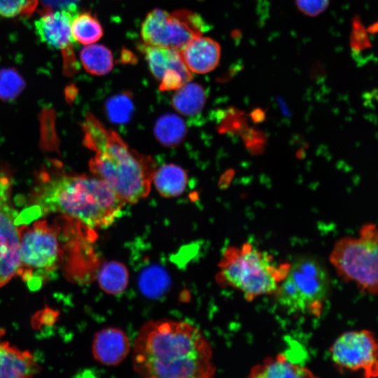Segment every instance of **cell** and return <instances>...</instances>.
I'll return each instance as SVG.
<instances>
[{"label":"cell","instance_id":"1","mask_svg":"<svg viewBox=\"0 0 378 378\" xmlns=\"http://www.w3.org/2000/svg\"><path fill=\"white\" fill-rule=\"evenodd\" d=\"M134 370L147 378L214 376L211 346L194 325L169 319L145 323L132 345Z\"/></svg>","mask_w":378,"mask_h":378},{"label":"cell","instance_id":"2","mask_svg":"<svg viewBox=\"0 0 378 378\" xmlns=\"http://www.w3.org/2000/svg\"><path fill=\"white\" fill-rule=\"evenodd\" d=\"M32 202L43 214L62 213L91 230L112 225L125 204L96 176L51 175L46 172L39 176Z\"/></svg>","mask_w":378,"mask_h":378},{"label":"cell","instance_id":"3","mask_svg":"<svg viewBox=\"0 0 378 378\" xmlns=\"http://www.w3.org/2000/svg\"><path fill=\"white\" fill-rule=\"evenodd\" d=\"M85 146L95 152L91 172L105 181L125 202L135 204L150 190L156 164L150 155L130 148L115 131L89 114L83 125Z\"/></svg>","mask_w":378,"mask_h":378},{"label":"cell","instance_id":"4","mask_svg":"<svg viewBox=\"0 0 378 378\" xmlns=\"http://www.w3.org/2000/svg\"><path fill=\"white\" fill-rule=\"evenodd\" d=\"M216 282L223 287L240 291L248 302L258 297L273 295L286 276L290 264L276 263L273 256L251 243L229 246L218 263Z\"/></svg>","mask_w":378,"mask_h":378},{"label":"cell","instance_id":"5","mask_svg":"<svg viewBox=\"0 0 378 378\" xmlns=\"http://www.w3.org/2000/svg\"><path fill=\"white\" fill-rule=\"evenodd\" d=\"M378 234L376 225L366 224L358 237L338 239L329 260L338 276L356 284L363 293L376 295L378 291Z\"/></svg>","mask_w":378,"mask_h":378},{"label":"cell","instance_id":"6","mask_svg":"<svg viewBox=\"0 0 378 378\" xmlns=\"http://www.w3.org/2000/svg\"><path fill=\"white\" fill-rule=\"evenodd\" d=\"M329 277L316 260L303 257L290 264L286 276L274 293L289 313L321 315L329 290Z\"/></svg>","mask_w":378,"mask_h":378},{"label":"cell","instance_id":"7","mask_svg":"<svg viewBox=\"0 0 378 378\" xmlns=\"http://www.w3.org/2000/svg\"><path fill=\"white\" fill-rule=\"evenodd\" d=\"M59 218L54 223L38 220L19 227L20 267L18 274L36 287L55 270L62 259L59 244Z\"/></svg>","mask_w":378,"mask_h":378},{"label":"cell","instance_id":"8","mask_svg":"<svg viewBox=\"0 0 378 378\" xmlns=\"http://www.w3.org/2000/svg\"><path fill=\"white\" fill-rule=\"evenodd\" d=\"M208 26L202 17L186 9L155 8L146 15L141 34L145 44L181 50L192 39L202 36Z\"/></svg>","mask_w":378,"mask_h":378},{"label":"cell","instance_id":"9","mask_svg":"<svg viewBox=\"0 0 378 378\" xmlns=\"http://www.w3.org/2000/svg\"><path fill=\"white\" fill-rule=\"evenodd\" d=\"M332 361L338 369L361 370L366 378L378 375V346L370 330L347 331L340 335L330 348Z\"/></svg>","mask_w":378,"mask_h":378},{"label":"cell","instance_id":"10","mask_svg":"<svg viewBox=\"0 0 378 378\" xmlns=\"http://www.w3.org/2000/svg\"><path fill=\"white\" fill-rule=\"evenodd\" d=\"M11 178L0 171V287L18 273L20 267L18 216L11 202Z\"/></svg>","mask_w":378,"mask_h":378},{"label":"cell","instance_id":"11","mask_svg":"<svg viewBox=\"0 0 378 378\" xmlns=\"http://www.w3.org/2000/svg\"><path fill=\"white\" fill-rule=\"evenodd\" d=\"M76 10L47 9L35 22L36 34L43 43L56 49L66 50L75 41L71 24Z\"/></svg>","mask_w":378,"mask_h":378},{"label":"cell","instance_id":"12","mask_svg":"<svg viewBox=\"0 0 378 378\" xmlns=\"http://www.w3.org/2000/svg\"><path fill=\"white\" fill-rule=\"evenodd\" d=\"M130 342L125 332L115 327L98 331L92 342V354L96 360L106 365H117L130 351Z\"/></svg>","mask_w":378,"mask_h":378},{"label":"cell","instance_id":"13","mask_svg":"<svg viewBox=\"0 0 378 378\" xmlns=\"http://www.w3.org/2000/svg\"><path fill=\"white\" fill-rule=\"evenodd\" d=\"M180 52L184 63L190 71L206 74L218 65L220 46L215 40L200 36L189 41Z\"/></svg>","mask_w":378,"mask_h":378},{"label":"cell","instance_id":"14","mask_svg":"<svg viewBox=\"0 0 378 378\" xmlns=\"http://www.w3.org/2000/svg\"><path fill=\"white\" fill-rule=\"evenodd\" d=\"M251 378H312L316 377L307 366L293 361L286 353L266 358L249 371Z\"/></svg>","mask_w":378,"mask_h":378},{"label":"cell","instance_id":"15","mask_svg":"<svg viewBox=\"0 0 378 378\" xmlns=\"http://www.w3.org/2000/svg\"><path fill=\"white\" fill-rule=\"evenodd\" d=\"M40 370L34 356L8 342L0 343V378L30 377Z\"/></svg>","mask_w":378,"mask_h":378},{"label":"cell","instance_id":"16","mask_svg":"<svg viewBox=\"0 0 378 378\" xmlns=\"http://www.w3.org/2000/svg\"><path fill=\"white\" fill-rule=\"evenodd\" d=\"M146 56L152 74L160 80L167 69H174L186 83L192 79V74L184 63L179 50L144 44L140 47Z\"/></svg>","mask_w":378,"mask_h":378},{"label":"cell","instance_id":"17","mask_svg":"<svg viewBox=\"0 0 378 378\" xmlns=\"http://www.w3.org/2000/svg\"><path fill=\"white\" fill-rule=\"evenodd\" d=\"M152 181L162 197H174L185 190L188 175L186 172L178 165L164 164L155 170Z\"/></svg>","mask_w":378,"mask_h":378},{"label":"cell","instance_id":"18","mask_svg":"<svg viewBox=\"0 0 378 378\" xmlns=\"http://www.w3.org/2000/svg\"><path fill=\"white\" fill-rule=\"evenodd\" d=\"M206 101V93L203 87L193 82H187L176 90L172 104L181 114L192 116L202 110Z\"/></svg>","mask_w":378,"mask_h":378},{"label":"cell","instance_id":"19","mask_svg":"<svg viewBox=\"0 0 378 378\" xmlns=\"http://www.w3.org/2000/svg\"><path fill=\"white\" fill-rule=\"evenodd\" d=\"M80 58L85 69L93 75L107 74L113 66L111 50L102 45H87L80 50Z\"/></svg>","mask_w":378,"mask_h":378},{"label":"cell","instance_id":"20","mask_svg":"<svg viewBox=\"0 0 378 378\" xmlns=\"http://www.w3.org/2000/svg\"><path fill=\"white\" fill-rule=\"evenodd\" d=\"M129 280L126 267L118 261L105 263L98 274V283L100 288L106 293L118 295L127 286Z\"/></svg>","mask_w":378,"mask_h":378},{"label":"cell","instance_id":"21","mask_svg":"<svg viewBox=\"0 0 378 378\" xmlns=\"http://www.w3.org/2000/svg\"><path fill=\"white\" fill-rule=\"evenodd\" d=\"M183 120L174 114L163 115L155 124L154 133L157 139L164 146L172 147L180 144L186 134Z\"/></svg>","mask_w":378,"mask_h":378},{"label":"cell","instance_id":"22","mask_svg":"<svg viewBox=\"0 0 378 378\" xmlns=\"http://www.w3.org/2000/svg\"><path fill=\"white\" fill-rule=\"evenodd\" d=\"M75 41L85 45L97 41L103 35V29L99 20L90 13L76 14L71 24Z\"/></svg>","mask_w":378,"mask_h":378},{"label":"cell","instance_id":"23","mask_svg":"<svg viewBox=\"0 0 378 378\" xmlns=\"http://www.w3.org/2000/svg\"><path fill=\"white\" fill-rule=\"evenodd\" d=\"M106 111L110 120L124 123L130 120L134 110L132 95L125 92L110 97L106 102Z\"/></svg>","mask_w":378,"mask_h":378},{"label":"cell","instance_id":"24","mask_svg":"<svg viewBox=\"0 0 378 378\" xmlns=\"http://www.w3.org/2000/svg\"><path fill=\"white\" fill-rule=\"evenodd\" d=\"M25 88L20 74L13 68L0 69V99L10 101L15 99Z\"/></svg>","mask_w":378,"mask_h":378},{"label":"cell","instance_id":"25","mask_svg":"<svg viewBox=\"0 0 378 378\" xmlns=\"http://www.w3.org/2000/svg\"><path fill=\"white\" fill-rule=\"evenodd\" d=\"M37 0H0V15L13 18L31 13L36 6Z\"/></svg>","mask_w":378,"mask_h":378},{"label":"cell","instance_id":"26","mask_svg":"<svg viewBox=\"0 0 378 378\" xmlns=\"http://www.w3.org/2000/svg\"><path fill=\"white\" fill-rule=\"evenodd\" d=\"M370 43L365 29L358 18L353 21V29L351 35V47L356 51H361L370 47Z\"/></svg>","mask_w":378,"mask_h":378},{"label":"cell","instance_id":"27","mask_svg":"<svg viewBox=\"0 0 378 378\" xmlns=\"http://www.w3.org/2000/svg\"><path fill=\"white\" fill-rule=\"evenodd\" d=\"M300 11L306 15L316 17L324 12L329 0H295Z\"/></svg>","mask_w":378,"mask_h":378},{"label":"cell","instance_id":"28","mask_svg":"<svg viewBox=\"0 0 378 378\" xmlns=\"http://www.w3.org/2000/svg\"><path fill=\"white\" fill-rule=\"evenodd\" d=\"M160 80L161 91L177 90L186 83L181 74L174 69H167Z\"/></svg>","mask_w":378,"mask_h":378},{"label":"cell","instance_id":"29","mask_svg":"<svg viewBox=\"0 0 378 378\" xmlns=\"http://www.w3.org/2000/svg\"><path fill=\"white\" fill-rule=\"evenodd\" d=\"M244 139L246 146L254 153L260 152L262 149V144L265 138L261 133L253 129L246 128L243 132Z\"/></svg>","mask_w":378,"mask_h":378},{"label":"cell","instance_id":"30","mask_svg":"<svg viewBox=\"0 0 378 378\" xmlns=\"http://www.w3.org/2000/svg\"><path fill=\"white\" fill-rule=\"evenodd\" d=\"M43 4L50 10L68 9L76 10L80 0H41Z\"/></svg>","mask_w":378,"mask_h":378},{"label":"cell","instance_id":"31","mask_svg":"<svg viewBox=\"0 0 378 378\" xmlns=\"http://www.w3.org/2000/svg\"><path fill=\"white\" fill-rule=\"evenodd\" d=\"M251 118L255 123L262 122L265 118V111L260 108H255L250 114Z\"/></svg>","mask_w":378,"mask_h":378},{"label":"cell","instance_id":"32","mask_svg":"<svg viewBox=\"0 0 378 378\" xmlns=\"http://www.w3.org/2000/svg\"><path fill=\"white\" fill-rule=\"evenodd\" d=\"M133 60H136V58L134 57L133 54H132L131 52H130L127 50H124L122 52V62H124V63H129V62L131 63V62H132Z\"/></svg>","mask_w":378,"mask_h":378},{"label":"cell","instance_id":"33","mask_svg":"<svg viewBox=\"0 0 378 378\" xmlns=\"http://www.w3.org/2000/svg\"><path fill=\"white\" fill-rule=\"evenodd\" d=\"M5 333V331L4 330H3L2 328H0V339L1 338V337L4 335ZM1 343V342H0Z\"/></svg>","mask_w":378,"mask_h":378}]
</instances>
